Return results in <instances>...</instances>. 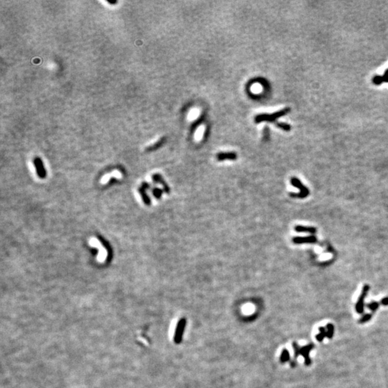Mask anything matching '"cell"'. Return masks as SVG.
<instances>
[{"label":"cell","mask_w":388,"mask_h":388,"mask_svg":"<svg viewBox=\"0 0 388 388\" xmlns=\"http://www.w3.org/2000/svg\"><path fill=\"white\" fill-rule=\"evenodd\" d=\"M326 332H327V336L329 338H331L334 336V326L332 325L331 324H327L326 326Z\"/></svg>","instance_id":"cell-18"},{"label":"cell","mask_w":388,"mask_h":388,"mask_svg":"<svg viewBox=\"0 0 388 388\" xmlns=\"http://www.w3.org/2000/svg\"><path fill=\"white\" fill-rule=\"evenodd\" d=\"M289 360H290V353H289L288 350L284 349L282 351L281 354H280V361L281 363H285V362H288Z\"/></svg>","instance_id":"cell-14"},{"label":"cell","mask_w":388,"mask_h":388,"mask_svg":"<svg viewBox=\"0 0 388 388\" xmlns=\"http://www.w3.org/2000/svg\"><path fill=\"white\" fill-rule=\"evenodd\" d=\"M97 239L99 240V242L102 244V245H103L104 247H105V249H107V252H108V256H107V260H108V262H110L111 259H112V248H111L110 244H109V242H107V240H105V239H104L103 237H101V236H98V237H97Z\"/></svg>","instance_id":"cell-10"},{"label":"cell","mask_w":388,"mask_h":388,"mask_svg":"<svg viewBox=\"0 0 388 388\" xmlns=\"http://www.w3.org/2000/svg\"><path fill=\"white\" fill-rule=\"evenodd\" d=\"M319 331H320V334L316 335V338L318 341L321 342V341H324V338H325L326 336H327V332H326L325 328L322 327V326L319 327Z\"/></svg>","instance_id":"cell-15"},{"label":"cell","mask_w":388,"mask_h":388,"mask_svg":"<svg viewBox=\"0 0 388 388\" xmlns=\"http://www.w3.org/2000/svg\"><path fill=\"white\" fill-rule=\"evenodd\" d=\"M186 319L183 318L178 321L177 325H176V328H175V334H174V341H175V343H180L181 341H182L183 339V332L185 331L186 326Z\"/></svg>","instance_id":"cell-3"},{"label":"cell","mask_w":388,"mask_h":388,"mask_svg":"<svg viewBox=\"0 0 388 388\" xmlns=\"http://www.w3.org/2000/svg\"><path fill=\"white\" fill-rule=\"evenodd\" d=\"M277 126L280 129H283V130L288 132L291 129V126H290V124H287V123H284V122H278L277 123Z\"/></svg>","instance_id":"cell-19"},{"label":"cell","mask_w":388,"mask_h":388,"mask_svg":"<svg viewBox=\"0 0 388 388\" xmlns=\"http://www.w3.org/2000/svg\"><path fill=\"white\" fill-rule=\"evenodd\" d=\"M164 141H165V140H164V139L160 140V141H158V142L156 143V144H155V145H153V146H151V147H149V148H148V149H147V150H150V151H151V150H156L157 148H160V147H161L162 145H163V144L164 143Z\"/></svg>","instance_id":"cell-20"},{"label":"cell","mask_w":388,"mask_h":388,"mask_svg":"<svg viewBox=\"0 0 388 388\" xmlns=\"http://www.w3.org/2000/svg\"><path fill=\"white\" fill-rule=\"evenodd\" d=\"M292 241L295 244H313L316 242L317 238L314 235H311L308 237H295L292 239Z\"/></svg>","instance_id":"cell-5"},{"label":"cell","mask_w":388,"mask_h":388,"mask_svg":"<svg viewBox=\"0 0 388 388\" xmlns=\"http://www.w3.org/2000/svg\"><path fill=\"white\" fill-rule=\"evenodd\" d=\"M290 183L294 187L300 190V193L295 194V193H290V196L293 198H297V199H305L310 194V191L303 184V183L300 181L297 177H292L290 178Z\"/></svg>","instance_id":"cell-2"},{"label":"cell","mask_w":388,"mask_h":388,"mask_svg":"<svg viewBox=\"0 0 388 388\" xmlns=\"http://www.w3.org/2000/svg\"><path fill=\"white\" fill-rule=\"evenodd\" d=\"M372 83L373 84L376 85H380L382 84V83H388V76L387 77H383L382 76H375L372 78Z\"/></svg>","instance_id":"cell-13"},{"label":"cell","mask_w":388,"mask_h":388,"mask_svg":"<svg viewBox=\"0 0 388 388\" xmlns=\"http://www.w3.org/2000/svg\"><path fill=\"white\" fill-rule=\"evenodd\" d=\"M314 348V344L313 343H309L305 346H303L300 349V354L303 357L305 360V365L306 366L311 365V360L309 357V353Z\"/></svg>","instance_id":"cell-6"},{"label":"cell","mask_w":388,"mask_h":388,"mask_svg":"<svg viewBox=\"0 0 388 388\" xmlns=\"http://www.w3.org/2000/svg\"><path fill=\"white\" fill-rule=\"evenodd\" d=\"M370 290V286L368 285H365L363 287L362 290V293L360 295V298L358 299L356 304V311L358 313L362 314L364 313V306H365V298L367 296L368 291Z\"/></svg>","instance_id":"cell-4"},{"label":"cell","mask_w":388,"mask_h":388,"mask_svg":"<svg viewBox=\"0 0 388 388\" xmlns=\"http://www.w3.org/2000/svg\"><path fill=\"white\" fill-rule=\"evenodd\" d=\"M290 112V108H285L273 114H259L254 117V122L259 124L263 122H273L279 118L286 115Z\"/></svg>","instance_id":"cell-1"},{"label":"cell","mask_w":388,"mask_h":388,"mask_svg":"<svg viewBox=\"0 0 388 388\" xmlns=\"http://www.w3.org/2000/svg\"><path fill=\"white\" fill-rule=\"evenodd\" d=\"M381 303L383 305H388V298H384L381 300Z\"/></svg>","instance_id":"cell-24"},{"label":"cell","mask_w":388,"mask_h":388,"mask_svg":"<svg viewBox=\"0 0 388 388\" xmlns=\"http://www.w3.org/2000/svg\"><path fill=\"white\" fill-rule=\"evenodd\" d=\"M216 160L218 161H224V160H235L237 159V155L235 152H222L216 155Z\"/></svg>","instance_id":"cell-9"},{"label":"cell","mask_w":388,"mask_h":388,"mask_svg":"<svg viewBox=\"0 0 388 388\" xmlns=\"http://www.w3.org/2000/svg\"><path fill=\"white\" fill-rule=\"evenodd\" d=\"M264 137L267 139L269 137V131H268L267 129H265L264 130Z\"/></svg>","instance_id":"cell-25"},{"label":"cell","mask_w":388,"mask_h":388,"mask_svg":"<svg viewBox=\"0 0 388 388\" xmlns=\"http://www.w3.org/2000/svg\"><path fill=\"white\" fill-rule=\"evenodd\" d=\"M152 194H153V196L156 199H160L162 197V194L163 193V190L159 189V188H153L151 190Z\"/></svg>","instance_id":"cell-16"},{"label":"cell","mask_w":388,"mask_h":388,"mask_svg":"<svg viewBox=\"0 0 388 388\" xmlns=\"http://www.w3.org/2000/svg\"><path fill=\"white\" fill-rule=\"evenodd\" d=\"M383 76V77H387L388 76V68L387 70H386L385 71H384L383 76Z\"/></svg>","instance_id":"cell-27"},{"label":"cell","mask_w":388,"mask_h":388,"mask_svg":"<svg viewBox=\"0 0 388 388\" xmlns=\"http://www.w3.org/2000/svg\"><path fill=\"white\" fill-rule=\"evenodd\" d=\"M294 229L296 232H305V233L315 234L316 229L311 227H304V226L298 225L294 227Z\"/></svg>","instance_id":"cell-11"},{"label":"cell","mask_w":388,"mask_h":388,"mask_svg":"<svg viewBox=\"0 0 388 388\" xmlns=\"http://www.w3.org/2000/svg\"><path fill=\"white\" fill-rule=\"evenodd\" d=\"M379 303L375 301L369 303L367 306L368 308H370L371 311H375L379 308Z\"/></svg>","instance_id":"cell-21"},{"label":"cell","mask_w":388,"mask_h":388,"mask_svg":"<svg viewBox=\"0 0 388 388\" xmlns=\"http://www.w3.org/2000/svg\"><path fill=\"white\" fill-rule=\"evenodd\" d=\"M290 366H291L292 367H295V366H296V361L294 360H291V361H290Z\"/></svg>","instance_id":"cell-26"},{"label":"cell","mask_w":388,"mask_h":388,"mask_svg":"<svg viewBox=\"0 0 388 388\" xmlns=\"http://www.w3.org/2000/svg\"><path fill=\"white\" fill-rule=\"evenodd\" d=\"M137 191L138 192L140 193V196H141L142 199V201L145 204L147 205V206H150V205L151 204V200H150V198L148 196V194H147L145 190L143 189L142 187H140V188H138Z\"/></svg>","instance_id":"cell-12"},{"label":"cell","mask_w":388,"mask_h":388,"mask_svg":"<svg viewBox=\"0 0 388 388\" xmlns=\"http://www.w3.org/2000/svg\"><path fill=\"white\" fill-rule=\"evenodd\" d=\"M33 163H34V165L35 166V169H36L37 175L42 179L45 178L46 176V171L45 168H44V165L42 162V160L39 158H35L33 160Z\"/></svg>","instance_id":"cell-8"},{"label":"cell","mask_w":388,"mask_h":388,"mask_svg":"<svg viewBox=\"0 0 388 388\" xmlns=\"http://www.w3.org/2000/svg\"><path fill=\"white\" fill-rule=\"evenodd\" d=\"M108 2L109 3V4H116L117 1H108Z\"/></svg>","instance_id":"cell-28"},{"label":"cell","mask_w":388,"mask_h":388,"mask_svg":"<svg viewBox=\"0 0 388 388\" xmlns=\"http://www.w3.org/2000/svg\"><path fill=\"white\" fill-rule=\"evenodd\" d=\"M372 319V314H365L360 319V323H365Z\"/></svg>","instance_id":"cell-22"},{"label":"cell","mask_w":388,"mask_h":388,"mask_svg":"<svg viewBox=\"0 0 388 388\" xmlns=\"http://www.w3.org/2000/svg\"><path fill=\"white\" fill-rule=\"evenodd\" d=\"M142 187L145 191H146V190H152L151 184L148 183L147 182L142 183Z\"/></svg>","instance_id":"cell-23"},{"label":"cell","mask_w":388,"mask_h":388,"mask_svg":"<svg viewBox=\"0 0 388 388\" xmlns=\"http://www.w3.org/2000/svg\"><path fill=\"white\" fill-rule=\"evenodd\" d=\"M152 180H153L154 183H159L162 186H163V190L164 192H165L166 194H170V186L167 185V183L165 182V180L163 179V176H162L159 173H155L152 176Z\"/></svg>","instance_id":"cell-7"},{"label":"cell","mask_w":388,"mask_h":388,"mask_svg":"<svg viewBox=\"0 0 388 388\" xmlns=\"http://www.w3.org/2000/svg\"><path fill=\"white\" fill-rule=\"evenodd\" d=\"M292 344H293V348L294 349V360L296 361V359L298 358L299 354H300V349H301V347H300L299 345L295 341L293 342Z\"/></svg>","instance_id":"cell-17"}]
</instances>
